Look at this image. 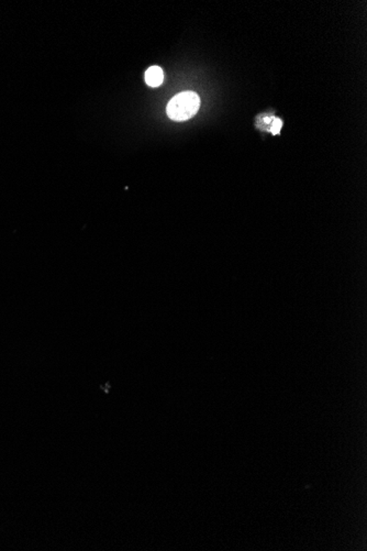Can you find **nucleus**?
<instances>
[{
	"mask_svg": "<svg viewBox=\"0 0 367 551\" xmlns=\"http://www.w3.org/2000/svg\"><path fill=\"white\" fill-rule=\"evenodd\" d=\"M201 107V98L194 91H182L167 105V116L175 121H185L193 118Z\"/></svg>",
	"mask_w": 367,
	"mask_h": 551,
	"instance_id": "1",
	"label": "nucleus"
},
{
	"mask_svg": "<svg viewBox=\"0 0 367 551\" xmlns=\"http://www.w3.org/2000/svg\"><path fill=\"white\" fill-rule=\"evenodd\" d=\"M163 80H164V74L159 66H152L146 70V82L151 87H157L161 85L163 83Z\"/></svg>",
	"mask_w": 367,
	"mask_h": 551,
	"instance_id": "2",
	"label": "nucleus"
},
{
	"mask_svg": "<svg viewBox=\"0 0 367 551\" xmlns=\"http://www.w3.org/2000/svg\"><path fill=\"white\" fill-rule=\"evenodd\" d=\"M281 127H283V121L279 119V118L274 119L273 123H272L271 133H273V135H279Z\"/></svg>",
	"mask_w": 367,
	"mask_h": 551,
	"instance_id": "3",
	"label": "nucleus"
}]
</instances>
